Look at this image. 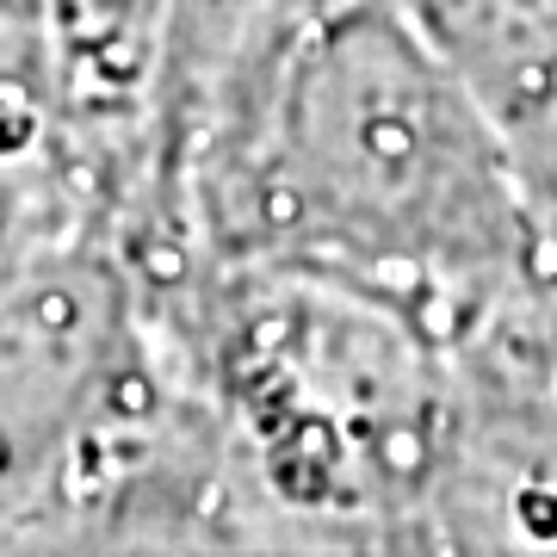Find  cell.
I'll return each instance as SVG.
<instances>
[{
    "label": "cell",
    "mask_w": 557,
    "mask_h": 557,
    "mask_svg": "<svg viewBox=\"0 0 557 557\" xmlns=\"http://www.w3.org/2000/svg\"><path fill=\"white\" fill-rule=\"evenodd\" d=\"M199 223L366 285L508 267L527 211L471 81L403 0H322L218 100L193 161Z\"/></svg>",
    "instance_id": "obj_1"
},
{
    "label": "cell",
    "mask_w": 557,
    "mask_h": 557,
    "mask_svg": "<svg viewBox=\"0 0 557 557\" xmlns=\"http://www.w3.org/2000/svg\"><path fill=\"white\" fill-rule=\"evenodd\" d=\"M81 100L50 0H0V236L81 161Z\"/></svg>",
    "instance_id": "obj_2"
}]
</instances>
